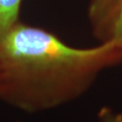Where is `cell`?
<instances>
[{"label":"cell","instance_id":"obj_1","mask_svg":"<svg viewBox=\"0 0 122 122\" xmlns=\"http://www.w3.org/2000/svg\"><path fill=\"white\" fill-rule=\"evenodd\" d=\"M122 61V46L75 48L18 22L0 35V100L35 113L75 100L103 70Z\"/></svg>","mask_w":122,"mask_h":122},{"label":"cell","instance_id":"obj_2","mask_svg":"<svg viewBox=\"0 0 122 122\" xmlns=\"http://www.w3.org/2000/svg\"><path fill=\"white\" fill-rule=\"evenodd\" d=\"M89 18L93 34L101 43L122 46V0H92Z\"/></svg>","mask_w":122,"mask_h":122},{"label":"cell","instance_id":"obj_3","mask_svg":"<svg viewBox=\"0 0 122 122\" xmlns=\"http://www.w3.org/2000/svg\"><path fill=\"white\" fill-rule=\"evenodd\" d=\"M22 0H0V35L17 24Z\"/></svg>","mask_w":122,"mask_h":122},{"label":"cell","instance_id":"obj_4","mask_svg":"<svg viewBox=\"0 0 122 122\" xmlns=\"http://www.w3.org/2000/svg\"><path fill=\"white\" fill-rule=\"evenodd\" d=\"M100 122H122V115L109 108H103L99 113Z\"/></svg>","mask_w":122,"mask_h":122}]
</instances>
